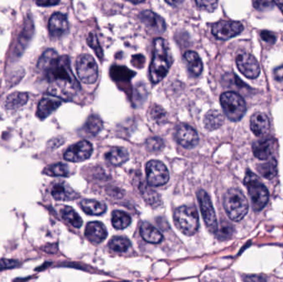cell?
<instances>
[{
    "instance_id": "obj_13",
    "label": "cell",
    "mask_w": 283,
    "mask_h": 282,
    "mask_svg": "<svg viewBox=\"0 0 283 282\" xmlns=\"http://www.w3.org/2000/svg\"><path fill=\"white\" fill-rule=\"evenodd\" d=\"M175 138L177 143L185 148H194L199 142L197 132L192 127L184 123L177 126Z\"/></svg>"
},
{
    "instance_id": "obj_20",
    "label": "cell",
    "mask_w": 283,
    "mask_h": 282,
    "mask_svg": "<svg viewBox=\"0 0 283 282\" xmlns=\"http://www.w3.org/2000/svg\"><path fill=\"white\" fill-rule=\"evenodd\" d=\"M275 143L273 139L260 140L253 145V154L260 160H267L270 158L274 151Z\"/></svg>"
},
{
    "instance_id": "obj_27",
    "label": "cell",
    "mask_w": 283,
    "mask_h": 282,
    "mask_svg": "<svg viewBox=\"0 0 283 282\" xmlns=\"http://www.w3.org/2000/svg\"><path fill=\"white\" fill-rule=\"evenodd\" d=\"M60 213H61L62 219L69 224H71L72 226L77 228V229H80L82 226V224H83L82 219L76 213V211L74 210L73 208L70 206H63L60 210Z\"/></svg>"
},
{
    "instance_id": "obj_7",
    "label": "cell",
    "mask_w": 283,
    "mask_h": 282,
    "mask_svg": "<svg viewBox=\"0 0 283 282\" xmlns=\"http://www.w3.org/2000/svg\"><path fill=\"white\" fill-rule=\"evenodd\" d=\"M76 72L85 84H94L98 79V66L91 55L84 54L79 56L76 61Z\"/></svg>"
},
{
    "instance_id": "obj_12",
    "label": "cell",
    "mask_w": 283,
    "mask_h": 282,
    "mask_svg": "<svg viewBox=\"0 0 283 282\" xmlns=\"http://www.w3.org/2000/svg\"><path fill=\"white\" fill-rule=\"evenodd\" d=\"M93 153V147L86 140L71 146L64 153V159L71 162H81L87 160Z\"/></svg>"
},
{
    "instance_id": "obj_14",
    "label": "cell",
    "mask_w": 283,
    "mask_h": 282,
    "mask_svg": "<svg viewBox=\"0 0 283 282\" xmlns=\"http://www.w3.org/2000/svg\"><path fill=\"white\" fill-rule=\"evenodd\" d=\"M139 18L142 23L148 28L150 32L156 34L164 33L167 28V24L165 23L164 19L152 11L145 10L142 12L139 15Z\"/></svg>"
},
{
    "instance_id": "obj_36",
    "label": "cell",
    "mask_w": 283,
    "mask_h": 282,
    "mask_svg": "<svg viewBox=\"0 0 283 282\" xmlns=\"http://www.w3.org/2000/svg\"><path fill=\"white\" fill-rule=\"evenodd\" d=\"M234 232L235 229L232 224H230L229 222L225 221L221 223L220 229H218L216 234L220 240H227L232 237Z\"/></svg>"
},
{
    "instance_id": "obj_25",
    "label": "cell",
    "mask_w": 283,
    "mask_h": 282,
    "mask_svg": "<svg viewBox=\"0 0 283 282\" xmlns=\"http://www.w3.org/2000/svg\"><path fill=\"white\" fill-rule=\"evenodd\" d=\"M28 100V94L24 92H14L9 94L5 101L6 109L10 110H18L27 104Z\"/></svg>"
},
{
    "instance_id": "obj_33",
    "label": "cell",
    "mask_w": 283,
    "mask_h": 282,
    "mask_svg": "<svg viewBox=\"0 0 283 282\" xmlns=\"http://www.w3.org/2000/svg\"><path fill=\"white\" fill-rule=\"evenodd\" d=\"M141 193L145 201H147V203H150V204L156 205L157 203H159V195L156 191H152L149 186H146V185L142 186Z\"/></svg>"
},
{
    "instance_id": "obj_44",
    "label": "cell",
    "mask_w": 283,
    "mask_h": 282,
    "mask_svg": "<svg viewBox=\"0 0 283 282\" xmlns=\"http://www.w3.org/2000/svg\"><path fill=\"white\" fill-rule=\"evenodd\" d=\"M35 3L41 7L54 6L60 3V0H34Z\"/></svg>"
},
{
    "instance_id": "obj_15",
    "label": "cell",
    "mask_w": 283,
    "mask_h": 282,
    "mask_svg": "<svg viewBox=\"0 0 283 282\" xmlns=\"http://www.w3.org/2000/svg\"><path fill=\"white\" fill-rule=\"evenodd\" d=\"M51 193L52 197L59 201H74L80 197L79 194L74 191L66 181H62L54 182Z\"/></svg>"
},
{
    "instance_id": "obj_18",
    "label": "cell",
    "mask_w": 283,
    "mask_h": 282,
    "mask_svg": "<svg viewBox=\"0 0 283 282\" xmlns=\"http://www.w3.org/2000/svg\"><path fill=\"white\" fill-rule=\"evenodd\" d=\"M250 128L257 137H265L270 129L268 116L263 113H255L251 117Z\"/></svg>"
},
{
    "instance_id": "obj_19",
    "label": "cell",
    "mask_w": 283,
    "mask_h": 282,
    "mask_svg": "<svg viewBox=\"0 0 283 282\" xmlns=\"http://www.w3.org/2000/svg\"><path fill=\"white\" fill-rule=\"evenodd\" d=\"M48 29L52 37H61L68 31V22L66 16L56 13L51 16L48 23Z\"/></svg>"
},
{
    "instance_id": "obj_28",
    "label": "cell",
    "mask_w": 283,
    "mask_h": 282,
    "mask_svg": "<svg viewBox=\"0 0 283 282\" xmlns=\"http://www.w3.org/2000/svg\"><path fill=\"white\" fill-rule=\"evenodd\" d=\"M257 169L259 174L263 175L264 178L270 180L274 178L278 174V162L275 158H272L263 164H259L257 166Z\"/></svg>"
},
{
    "instance_id": "obj_30",
    "label": "cell",
    "mask_w": 283,
    "mask_h": 282,
    "mask_svg": "<svg viewBox=\"0 0 283 282\" xmlns=\"http://www.w3.org/2000/svg\"><path fill=\"white\" fill-rule=\"evenodd\" d=\"M130 245L131 243L129 239L124 237H114L109 242V247L118 252H127Z\"/></svg>"
},
{
    "instance_id": "obj_42",
    "label": "cell",
    "mask_w": 283,
    "mask_h": 282,
    "mask_svg": "<svg viewBox=\"0 0 283 282\" xmlns=\"http://www.w3.org/2000/svg\"><path fill=\"white\" fill-rule=\"evenodd\" d=\"M18 262L15 260L1 259L0 260V272L3 270L12 269L18 267Z\"/></svg>"
},
{
    "instance_id": "obj_41",
    "label": "cell",
    "mask_w": 283,
    "mask_h": 282,
    "mask_svg": "<svg viewBox=\"0 0 283 282\" xmlns=\"http://www.w3.org/2000/svg\"><path fill=\"white\" fill-rule=\"evenodd\" d=\"M274 3V0H254L253 5L258 10H264L267 8H272Z\"/></svg>"
},
{
    "instance_id": "obj_32",
    "label": "cell",
    "mask_w": 283,
    "mask_h": 282,
    "mask_svg": "<svg viewBox=\"0 0 283 282\" xmlns=\"http://www.w3.org/2000/svg\"><path fill=\"white\" fill-rule=\"evenodd\" d=\"M33 33V25L31 21H27L25 23V27L23 28V32L21 33L20 39H18V49L23 48L27 46V42L29 41L32 34Z\"/></svg>"
},
{
    "instance_id": "obj_2",
    "label": "cell",
    "mask_w": 283,
    "mask_h": 282,
    "mask_svg": "<svg viewBox=\"0 0 283 282\" xmlns=\"http://www.w3.org/2000/svg\"><path fill=\"white\" fill-rule=\"evenodd\" d=\"M172 64V56L169 46L164 39L158 38L154 41L153 58L150 66V77L153 84L164 79Z\"/></svg>"
},
{
    "instance_id": "obj_23",
    "label": "cell",
    "mask_w": 283,
    "mask_h": 282,
    "mask_svg": "<svg viewBox=\"0 0 283 282\" xmlns=\"http://www.w3.org/2000/svg\"><path fill=\"white\" fill-rule=\"evenodd\" d=\"M188 66L189 72L193 77H199L203 71V64L201 59L196 52L193 51H188L184 56Z\"/></svg>"
},
{
    "instance_id": "obj_34",
    "label": "cell",
    "mask_w": 283,
    "mask_h": 282,
    "mask_svg": "<svg viewBox=\"0 0 283 282\" xmlns=\"http://www.w3.org/2000/svg\"><path fill=\"white\" fill-rule=\"evenodd\" d=\"M86 129L92 135H95L102 129L103 122L98 116L92 115L89 118L86 124Z\"/></svg>"
},
{
    "instance_id": "obj_46",
    "label": "cell",
    "mask_w": 283,
    "mask_h": 282,
    "mask_svg": "<svg viewBox=\"0 0 283 282\" xmlns=\"http://www.w3.org/2000/svg\"><path fill=\"white\" fill-rule=\"evenodd\" d=\"M274 78L278 81H283V66H279L274 70Z\"/></svg>"
},
{
    "instance_id": "obj_24",
    "label": "cell",
    "mask_w": 283,
    "mask_h": 282,
    "mask_svg": "<svg viewBox=\"0 0 283 282\" xmlns=\"http://www.w3.org/2000/svg\"><path fill=\"white\" fill-rule=\"evenodd\" d=\"M225 118L218 110H210L204 118V124L207 130L213 131L222 126Z\"/></svg>"
},
{
    "instance_id": "obj_11",
    "label": "cell",
    "mask_w": 283,
    "mask_h": 282,
    "mask_svg": "<svg viewBox=\"0 0 283 282\" xmlns=\"http://www.w3.org/2000/svg\"><path fill=\"white\" fill-rule=\"evenodd\" d=\"M236 63L242 74L248 79H256L260 74V66L255 57L243 51L236 56Z\"/></svg>"
},
{
    "instance_id": "obj_8",
    "label": "cell",
    "mask_w": 283,
    "mask_h": 282,
    "mask_svg": "<svg viewBox=\"0 0 283 282\" xmlns=\"http://www.w3.org/2000/svg\"><path fill=\"white\" fill-rule=\"evenodd\" d=\"M197 198L200 203V211L205 225L211 233L216 234L218 230L217 219L210 196L204 190H199L197 192Z\"/></svg>"
},
{
    "instance_id": "obj_5",
    "label": "cell",
    "mask_w": 283,
    "mask_h": 282,
    "mask_svg": "<svg viewBox=\"0 0 283 282\" xmlns=\"http://www.w3.org/2000/svg\"><path fill=\"white\" fill-rule=\"evenodd\" d=\"M244 185L248 189L253 209L256 212L262 210L267 205L269 200V194L266 186L255 174L250 171L246 174Z\"/></svg>"
},
{
    "instance_id": "obj_40",
    "label": "cell",
    "mask_w": 283,
    "mask_h": 282,
    "mask_svg": "<svg viewBox=\"0 0 283 282\" xmlns=\"http://www.w3.org/2000/svg\"><path fill=\"white\" fill-rule=\"evenodd\" d=\"M146 146H147V148L150 152H158V151H161L163 148L164 143H163V141L160 137H151L149 139L147 140Z\"/></svg>"
},
{
    "instance_id": "obj_38",
    "label": "cell",
    "mask_w": 283,
    "mask_h": 282,
    "mask_svg": "<svg viewBox=\"0 0 283 282\" xmlns=\"http://www.w3.org/2000/svg\"><path fill=\"white\" fill-rule=\"evenodd\" d=\"M198 8L207 12H213L217 8L218 0H195Z\"/></svg>"
},
{
    "instance_id": "obj_37",
    "label": "cell",
    "mask_w": 283,
    "mask_h": 282,
    "mask_svg": "<svg viewBox=\"0 0 283 282\" xmlns=\"http://www.w3.org/2000/svg\"><path fill=\"white\" fill-rule=\"evenodd\" d=\"M87 43L89 46H91V48L93 49L94 52L96 53L97 56L99 57L100 60L103 58V50L99 46V41L97 39V37L95 34L91 33L89 35L88 39H87Z\"/></svg>"
},
{
    "instance_id": "obj_1",
    "label": "cell",
    "mask_w": 283,
    "mask_h": 282,
    "mask_svg": "<svg viewBox=\"0 0 283 282\" xmlns=\"http://www.w3.org/2000/svg\"><path fill=\"white\" fill-rule=\"evenodd\" d=\"M40 72L48 83L49 94L59 99L69 100L81 90V85L71 71L67 56H59L53 49H48L38 63Z\"/></svg>"
},
{
    "instance_id": "obj_17",
    "label": "cell",
    "mask_w": 283,
    "mask_h": 282,
    "mask_svg": "<svg viewBox=\"0 0 283 282\" xmlns=\"http://www.w3.org/2000/svg\"><path fill=\"white\" fill-rule=\"evenodd\" d=\"M61 104V99L57 97L47 96L44 97L38 104L37 116L40 120H44L48 117L55 110H57Z\"/></svg>"
},
{
    "instance_id": "obj_16",
    "label": "cell",
    "mask_w": 283,
    "mask_h": 282,
    "mask_svg": "<svg viewBox=\"0 0 283 282\" xmlns=\"http://www.w3.org/2000/svg\"><path fill=\"white\" fill-rule=\"evenodd\" d=\"M85 234L89 241L99 244L105 240L108 236V232L105 226L100 222H91L86 225Z\"/></svg>"
},
{
    "instance_id": "obj_4",
    "label": "cell",
    "mask_w": 283,
    "mask_h": 282,
    "mask_svg": "<svg viewBox=\"0 0 283 282\" xmlns=\"http://www.w3.org/2000/svg\"><path fill=\"white\" fill-rule=\"evenodd\" d=\"M174 221L177 229L187 236H192L199 228V215L194 206H181L175 211Z\"/></svg>"
},
{
    "instance_id": "obj_43",
    "label": "cell",
    "mask_w": 283,
    "mask_h": 282,
    "mask_svg": "<svg viewBox=\"0 0 283 282\" xmlns=\"http://www.w3.org/2000/svg\"><path fill=\"white\" fill-rule=\"evenodd\" d=\"M261 38H262L263 41L270 44L274 43L276 41V39H277L275 34L271 33V32H268V31H263L261 33Z\"/></svg>"
},
{
    "instance_id": "obj_22",
    "label": "cell",
    "mask_w": 283,
    "mask_h": 282,
    "mask_svg": "<svg viewBox=\"0 0 283 282\" xmlns=\"http://www.w3.org/2000/svg\"><path fill=\"white\" fill-rule=\"evenodd\" d=\"M80 205L84 212L90 215H101L107 209L105 203L95 200H83Z\"/></svg>"
},
{
    "instance_id": "obj_21",
    "label": "cell",
    "mask_w": 283,
    "mask_h": 282,
    "mask_svg": "<svg viewBox=\"0 0 283 282\" xmlns=\"http://www.w3.org/2000/svg\"><path fill=\"white\" fill-rule=\"evenodd\" d=\"M140 234L142 238L150 243H159L163 239V236L159 230L147 222L142 224Z\"/></svg>"
},
{
    "instance_id": "obj_3",
    "label": "cell",
    "mask_w": 283,
    "mask_h": 282,
    "mask_svg": "<svg viewBox=\"0 0 283 282\" xmlns=\"http://www.w3.org/2000/svg\"><path fill=\"white\" fill-rule=\"evenodd\" d=\"M224 207L228 216L233 221H240L248 214V200L238 189H230L224 197Z\"/></svg>"
},
{
    "instance_id": "obj_48",
    "label": "cell",
    "mask_w": 283,
    "mask_h": 282,
    "mask_svg": "<svg viewBox=\"0 0 283 282\" xmlns=\"http://www.w3.org/2000/svg\"><path fill=\"white\" fill-rule=\"evenodd\" d=\"M125 1H128V2H130V3L137 4V3H142L144 0H125Z\"/></svg>"
},
{
    "instance_id": "obj_26",
    "label": "cell",
    "mask_w": 283,
    "mask_h": 282,
    "mask_svg": "<svg viewBox=\"0 0 283 282\" xmlns=\"http://www.w3.org/2000/svg\"><path fill=\"white\" fill-rule=\"evenodd\" d=\"M106 160L114 165H119L129 160V153L122 148H114L106 153Z\"/></svg>"
},
{
    "instance_id": "obj_9",
    "label": "cell",
    "mask_w": 283,
    "mask_h": 282,
    "mask_svg": "<svg viewBox=\"0 0 283 282\" xmlns=\"http://www.w3.org/2000/svg\"><path fill=\"white\" fill-rule=\"evenodd\" d=\"M147 182L150 186H164L169 181V171L164 163L157 160L150 161L146 165Z\"/></svg>"
},
{
    "instance_id": "obj_10",
    "label": "cell",
    "mask_w": 283,
    "mask_h": 282,
    "mask_svg": "<svg viewBox=\"0 0 283 282\" xmlns=\"http://www.w3.org/2000/svg\"><path fill=\"white\" fill-rule=\"evenodd\" d=\"M243 30V26L239 22L220 21L212 27V34L216 39L226 41L237 36Z\"/></svg>"
},
{
    "instance_id": "obj_39",
    "label": "cell",
    "mask_w": 283,
    "mask_h": 282,
    "mask_svg": "<svg viewBox=\"0 0 283 282\" xmlns=\"http://www.w3.org/2000/svg\"><path fill=\"white\" fill-rule=\"evenodd\" d=\"M151 117L155 122H157L159 124L167 120V115L164 110L157 105H155L154 107L152 108V111H151Z\"/></svg>"
},
{
    "instance_id": "obj_47",
    "label": "cell",
    "mask_w": 283,
    "mask_h": 282,
    "mask_svg": "<svg viewBox=\"0 0 283 282\" xmlns=\"http://www.w3.org/2000/svg\"><path fill=\"white\" fill-rule=\"evenodd\" d=\"M168 4L172 6L179 5L180 3H182L183 0H165Z\"/></svg>"
},
{
    "instance_id": "obj_29",
    "label": "cell",
    "mask_w": 283,
    "mask_h": 282,
    "mask_svg": "<svg viewBox=\"0 0 283 282\" xmlns=\"http://www.w3.org/2000/svg\"><path fill=\"white\" fill-rule=\"evenodd\" d=\"M112 224L116 229H124L131 223V218L124 211L115 210L112 213Z\"/></svg>"
},
{
    "instance_id": "obj_45",
    "label": "cell",
    "mask_w": 283,
    "mask_h": 282,
    "mask_svg": "<svg viewBox=\"0 0 283 282\" xmlns=\"http://www.w3.org/2000/svg\"><path fill=\"white\" fill-rule=\"evenodd\" d=\"M61 144H63V140L60 137H56V138H53L49 142L48 147L51 149H54V148H58Z\"/></svg>"
},
{
    "instance_id": "obj_35",
    "label": "cell",
    "mask_w": 283,
    "mask_h": 282,
    "mask_svg": "<svg viewBox=\"0 0 283 282\" xmlns=\"http://www.w3.org/2000/svg\"><path fill=\"white\" fill-rule=\"evenodd\" d=\"M134 72H131L130 70L120 67V66H114L111 69V77L114 80H129L131 77H134Z\"/></svg>"
},
{
    "instance_id": "obj_31",
    "label": "cell",
    "mask_w": 283,
    "mask_h": 282,
    "mask_svg": "<svg viewBox=\"0 0 283 282\" xmlns=\"http://www.w3.org/2000/svg\"><path fill=\"white\" fill-rule=\"evenodd\" d=\"M45 173L51 176H67L70 173V169L66 164L56 163L46 168Z\"/></svg>"
},
{
    "instance_id": "obj_6",
    "label": "cell",
    "mask_w": 283,
    "mask_h": 282,
    "mask_svg": "<svg viewBox=\"0 0 283 282\" xmlns=\"http://www.w3.org/2000/svg\"><path fill=\"white\" fill-rule=\"evenodd\" d=\"M220 104L228 119L234 122L240 120L247 110L243 97L235 92H225L221 94Z\"/></svg>"
}]
</instances>
